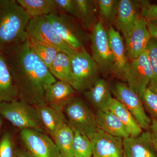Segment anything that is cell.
I'll return each mask as SVG.
<instances>
[{
    "label": "cell",
    "instance_id": "6da1fadb",
    "mask_svg": "<svg viewBox=\"0 0 157 157\" xmlns=\"http://www.w3.org/2000/svg\"><path fill=\"white\" fill-rule=\"evenodd\" d=\"M5 55L18 90L19 100L34 107L44 104L45 88L56 79L31 49L29 39Z\"/></svg>",
    "mask_w": 157,
    "mask_h": 157
},
{
    "label": "cell",
    "instance_id": "7a4b0ae2",
    "mask_svg": "<svg viewBox=\"0 0 157 157\" xmlns=\"http://www.w3.org/2000/svg\"><path fill=\"white\" fill-rule=\"evenodd\" d=\"M31 18L15 0H0V51L11 52L29 39Z\"/></svg>",
    "mask_w": 157,
    "mask_h": 157
},
{
    "label": "cell",
    "instance_id": "3957f363",
    "mask_svg": "<svg viewBox=\"0 0 157 157\" xmlns=\"http://www.w3.org/2000/svg\"><path fill=\"white\" fill-rule=\"evenodd\" d=\"M0 116L20 130L34 129L46 134L35 107L19 99L0 103Z\"/></svg>",
    "mask_w": 157,
    "mask_h": 157
},
{
    "label": "cell",
    "instance_id": "277c9868",
    "mask_svg": "<svg viewBox=\"0 0 157 157\" xmlns=\"http://www.w3.org/2000/svg\"><path fill=\"white\" fill-rule=\"evenodd\" d=\"M45 16L62 39L71 48L76 51L85 48L90 41V34L76 18L62 13Z\"/></svg>",
    "mask_w": 157,
    "mask_h": 157
},
{
    "label": "cell",
    "instance_id": "5b68a950",
    "mask_svg": "<svg viewBox=\"0 0 157 157\" xmlns=\"http://www.w3.org/2000/svg\"><path fill=\"white\" fill-rule=\"evenodd\" d=\"M73 81L76 91L83 92L100 78L99 67L85 48L77 51L71 56Z\"/></svg>",
    "mask_w": 157,
    "mask_h": 157
},
{
    "label": "cell",
    "instance_id": "8992f818",
    "mask_svg": "<svg viewBox=\"0 0 157 157\" xmlns=\"http://www.w3.org/2000/svg\"><path fill=\"white\" fill-rule=\"evenodd\" d=\"M26 32L29 39L52 46L70 57L77 51L64 41L45 16L31 18Z\"/></svg>",
    "mask_w": 157,
    "mask_h": 157
},
{
    "label": "cell",
    "instance_id": "52a82bcc",
    "mask_svg": "<svg viewBox=\"0 0 157 157\" xmlns=\"http://www.w3.org/2000/svg\"><path fill=\"white\" fill-rule=\"evenodd\" d=\"M92 57L105 77L111 74L113 66L108 30L99 20L90 34Z\"/></svg>",
    "mask_w": 157,
    "mask_h": 157
},
{
    "label": "cell",
    "instance_id": "ba28073f",
    "mask_svg": "<svg viewBox=\"0 0 157 157\" xmlns=\"http://www.w3.org/2000/svg\"><path fill=\"white\" fill-rule=\"evenodd\" d=\"M63 112L67 123L72 129L90 139L92 138L97 130L95 113L83 100L75 97L66 106Z\"/></svg>",
    "mask_w": 157,
    "mask_h": 157
},
{
    "label": "cell",
    "instance_id": "9c48e42d",
    "mask_svg": "<svg viewBox=\"0 0 157 157\" xmlns=\"http://www.w3.org/2000/svg\"><path fill=\"white\" fill-rule=\"evenodd\" d=\"M110 87L115 99L131 113L141 128L149 131L151 119L145 112L142 100L134 91L128 84L121 81L115 82Z\"/></svg>",
    "mask_w": 157,
    "mask_h": 157
},
{
    "label": "cell",
    "instance_id": "30bf717a",
    "mask_svg": "<svg viewBox=\"0 0 157 157\" xmlns=\"http://www.w3.org/2000/svg\"><path fill=\"white\" fill-rule=\"evenodd\" d=\"M152 76V72L147 50L128 62L125 73V81L141 100Z\"/></svg>",
    "mask_w": 157,
    "mask_h": 157
},
{
    "label": "cell",
    "instance_id": "8fae6325",
    "mask_svg": "<svg viewBox=\"0 0 157 157\" xmlns=\"http://www.w3.org/2000/svg\"><path fill=\"white\" fill-rule=\"evenodd\" d=\"M25 149L33 157H60L53 139L47 134L32 129L20 130Z\"/></svg>",
    "mask_w": 157,
    "mask_h": 157
},
{
    "label": "cell",
    "instance_id": "7c38bea8",
    "mask_svg": "<svg viewBox=\"0 0 157 157\" xmlns=\"http://www.w3.org/2000/svg\"><path fill=\"white\" fill-rule=\"evenodd\" d=\"M151 37L147 28L146 20L137 18L125 41L126 53L130 60L137 58L147 49Z\"/></svg>",
    "mask_w": 157,
    "mask_h": 157
},
{
    "label": "cell",
    "instance_id": "4fadbf2b",
    "mask_svg": "<svg viewBox=\"0 0 157 157\" xmlns=\"http://www.w3.org/2000/svg\"><path fill=\"white\" fill-rule=\"evenodd\" d=\"M93 156L96 157H124L123 139L97 128L90 139Z\"/></svg>",
    "mask_w": 157,
    "mask_h": 157
},
{
    "label": "cell",
    "instance_id": "5bb4252c",
    "mask_svg": "<svg viewBox=\"0 0 157 157\" xmlns=\"http://www.w3.org/2000/svg\"><path fill=\"white\" fill-rule=\"evenodd\" d=\"M107 30L113 59L111 74L121 82H125V73L129 61L126 53L123 39L119 32L116 30L113 27H110Z\"/></svg>",
    "mask_w": 157,
    "mask_h": 157
},
{
    "label": "cell",
    "instance_id": "9a60e30c",
    "mask_svg": "<svg viewBox=\"0 0 157 157\" xmlns=\"http://www.w3.org/2000/svg\"><path fill=\"white\" fill-rule=\"evenodd\" d=\"M124 157H157L150 131L123 139Z\"/></svg>",
    "mask_w": 157,
    "mask_h": 157
},
{
    "label": "cell",
    "instance_id": "2e32d148",
    "mask_svg": "<svg viewBox=\"0 0 157 157\" xmlns=\"http://www.w3.org/2000/svg\"><path fill=\"white\" fill-rule=\"evenodd\" d=\"M140 16L138 1L119 0L117 15L113 25L123 34L124 40L128 36L136 20Z\"/></svg>",
    "mask_w": 157,
    "mask_h": 157
},
{
    "label": "cell",
    "instance_id": "e0dca14e",
    "mask_svg": "<svg viewBox=\"0 0 157 157\" xmlns=\"http://www.w3.org/2000/svg\"><path fill=\"white\" fill-rule=\"evenodd\" d=\"M76 92L69 83L56 80L45 88L44 103L63 111L66 106L75 98Z\"/></svg>",
    "mask_w": 157,
    "mask_h": 157
},
{
    "label": "cell",
    "instance_id": "ac0fdd59",
    "mask_svg": "<svg viewBox=\"0 0 157 157\" xmlns=\"http://www.w3.org/2000/svg\"><path fill=\"white\" fill-rule=\"evenodd\" d=\"M89 102L97 110L109 111L113 99L110 86L104 78H99L95 83L83 92Z\"/></svg>",
    "mask_w": 157,
    "mask_h": 157
},
{
    "label": "cell",
    "instance_id": "d6986e66",
    "mask_svg": "<svg viewBox=\"0 0 157 157\" xmlns=\"http://www.w3.org/2000/svg\"><path fill=\"white\" fill-rule=\"evenodd\" d=\"M35 107L45 133L53 139L59 128L63 124L67 123L64 113L45 103Z\"/></svg>",
    "mask_w": 157,
    "mask_h": 157
},
{
    "label": "cell",
    "instance_id": "ffe728a7",
    "mask_svg": "<svg viewBox=\"0 0 157 157\" xmlns=\"http://www.w3.org/2000/svg\"><path fill=\"white\" fill-rule=\"evenodd\" d=\"M17 86L9 69L6 56L0 51V103L18 98Z\"/></svg>",
    "mask_w": 157,
    "mask_h": 157
},
{
    "label": "cell",
    "instance_id": "44dd1931",
    "mask_svg": "<svg viewBox=\"0 0 157 157\" xmlns=\"http://www.w3.org/2000/svg\"><path fill=\"white\" fill-rule=\"evenodd\" d=\"M95 118L97 128L122 139L130 136L124 125L111 111L105 112L97 110Z\"/></svg>",
    "mask_w": 157,
    "mask_h": 157
},
{
    "label": "cell",
    "instance_id": "7402d4cb",
    "mask_svg": "<svg viewBox=\"0 0 157 157\" xmlns=\"http://www.w3.org/2000/svg\"><path fill=\"white\" fill-rule=\"evenodd\" d=\"M76 19L86 31H91L99 21L97 2L94 0H76Z\"/></svg>",
    "mask_w": 157,
    "mask_h": 157
},
{
    "label": "cell",
    "instance_id": "603a6c76",
    "mask_svg": "<svg viewBox=\"0 0 157 157\" xmlns=\"http://www.w3.org/2000/svg\"><path fill=\"white\" fill-rule=\"evenodd\" d=\"M16 1L30 18L59 13L54 0H16Z\"/></svg>",
    "mask_w": 157,
    "mask_h": 157
},
{
    "label": "cell",
    "instance_id": "cb8c5ba5",
    "mask_svg": "<svg viewBox=\"0 0 157 157\" xmlns=\"http://www.w3.org/2000/svg\"><path fill=\"white\" fill-rule=\"evenodd\" d=\"M109 111L112 112L124 125L130 136H135L143 132L131 113L124 106L114 98H113L109 107Z\"/></svg>",
    "mask_w": 157,
    "mask_h": 157
},
{
    "label": "cell",
    "instance_id": "d4e9b609",
    "mask_svg": "<svg viewBox=\"0 0 157 157\" xmlns=\"http://www.w3.org/2000/svg\"><path fill=\"white\" fill-rule=\"evenodd\" d=\"M48 69L55 78L72 85L73 74L70 56L61 52H59Z\"/></svg>",
    "mask_w": 157,
    "mask_h": 157
},
{
    "label": "cell",
    "instance_id": "484cf974",
    "mask_svg": "<svg viewBox=\"0 0 157 157\" xmlns=\"http://www.w3.org/2000/svg\"><path fill=\"white\" fill-rule=\"evenodd\" d=\"M74 137V132L67 123L63 124L57 131L53 140L60 157H74L73 150Z\"/></svg>",
    "mask_w": 157,
    "mask_h": 157
},
{
    "label": "cell",
    "instance_id": "4316f807",
    "mask_svg": "<svg viewBox=\"0 0 157 157\" xmlns=\"http://www.w3.org/2000/svg\"><path fill=\"white\" fill-rule=\"evenodd\" d=\"M99 17L104 26L108 29L114 24L117 15L119 0H97Z\"/></svg>",
    "mask_w": 157,
    "mask_h": 157
},
{
    "label": "cell",
    "instance_id": "83f0119b",
    "mask_svg": "<svg viewBox=\"0 0 157 157\" xmlns=\"http://www.w3.org/2000/svg\"><path fill=\"white\" fill-rule=\"evenodd\" d=\"M29 40L31 49L49 69L58 54L60 52L50 45L33 39H29Z\"/></svg>",
    "mask_w": 157,
    "mask_h": 157
},
{
    "label": "cell",
    "instance_id": "f1b7e54d",
    "mask_svg": "<svg viewBox=\"0 0 157 157\" xmlns=\"http://www.w3.org/2000/svg\"><path fill=\"white\" fill-rule=\"evenodd\" d=\"M74 133L73 150L74 157H92L93 155L92 143L90 139L76 130Z\"/></svg>",
    "mask_w": 157,
    "mask_h": 157
},
{
    "label": "cell",
    "instance_id": "f546056e",
    "mask_svg": "<svg viewBox=\"0 0 157 157\" xmlns=\"http://www.w3.org/2000/svg\"><path fill=\"white\" fill-rule=\"evenodd\" d=\"M147 50L152 72V76L147 88L157 94V39L151 37Z\"/></svg>",
    "mask_w": 157,
    "mask_h": 157
},
{
    "label": "cell",
    "instance_id": "4dcf8cb0",
    "mask_svg": "<svg viewBox=\"0 0 157 157\" xmlns=\"http://www.w3.org/2000/svg\"><path fill=\"white\" fill-rule=\"evenodd\" d=\"M16 148L13 136L6 132L0 139V157H15Z\"/></svg>",
    "mask_w": 157,
    "mask_h": 157
},
{
    "label": "cell",
    "instance_id": "1f68e13d",
    "mask_svg": "<svg viewBox=\"0 0 157 157\" xmlns=\"http://www.w3.org/2000/svg\"><path fill=\"white\" fill-rule=\"evenodd\" d=\"M141 100L144 108L152 117V119L157 121V94L147 88Z\"/></svg>",
    "mask_w": 157,
    "mask_h": 157
},
{
    "label": "cell",
    "instance_id": "d6a6232c",
    "mask_svg": "<svg viewBox=\"0 0 157 157\" xmlns=\"http://www.w3.org/2000/svg\"><path fill=\"white\" fill-rule=\"evenodd\" d=\"M140 15L147 21H157V5L147 1H138Z\"/></svg>",
    "mask_w": 157,
    "mask_h": 157
},
{
    "label": "cell",
    "instance_id": "836d02e7",
    "mask_svg": "<svg viewBox=\"0 0 157 157\" xmlns=\"http://www.w3.org/2000/svg\"><path fill=\"white\" fill-rule=\"evenodd\" d=\"M59 13L67 14L76 18L77 14L76 0H54Z\"/></svg>",
    "mask_w": 157,
    "mask_h": 157
},
{
    "label": "cell",
    "instance_id": "e575fe53",
    "mask_svg": "<svg viewBox=\"0 0 157 157\" xmlns=\"http://www.w3.org/2000/svg\"><path fill=\"white\" fill-rule=\"evenodd\" d=\"M149 131L151 135L153 145L157 152V121L154 119H151V124Z\"/></svg>",
    "mask_w": 157,
    "mask_h": 157
},
{
    "label": "cell",
    "instance_id": "d590c367",
    "mask_svg": "<svg viewBox=\"0 0 157 157\" xmlns=\"http://www.w3.org/2000/svg\"><path fill=\"white\" fill-rule=\"evenodd\" d=\"M147 25L151 37L157 39V21H147Z\"/></svg>",
    "mask_w": 157,
    "mask_h": 157
},
{
    "label": "cell",
    "instance_id": "8d00e7d4",
    "mask_svg": "<svg viewBox=\"0 0 157 157\" xmlns=\"http://www.w3.org/2000/svg\"><path fill=\"white\" fill-rule=\"evenodd\" d=\"M15 157H33L25 149H16Z\"/></svg>",
    "mask_w": 157,
    "mask_h": 157
},
{
    "label": "cell",
    "instance_id": "74e56055",
    "mask_svg": "<svg viewBox=\"0 0 157 157\" xmlns=\"http://www.w3.org/2000/svg\"><path fill=\"white\" fill-rule=\"evenodd\" d=\"M2 118H1V117L0 116V139H1V130H2Z\"/></svg>",
    "mask_w": 157,
    "mask_h": 157
},
{
    "label": "cell",
    "instance_id": "f35d334b",
    "mask_svg": "<svg viewBox=\"0 0 157 157\" xmlns=\"http://www.w3.org/2000/svg\"><path fill=\"white\" fill-rule=\"evenodd\" d=\"M93 157H95L94 156H93Z\"/></svg>",
    "mask_w": 157,
    "mask_h": 157
}]
</instances>
